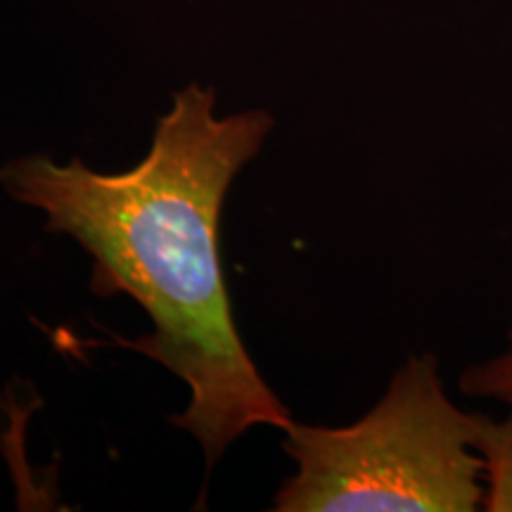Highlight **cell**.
<instances>
[{
  "label": "cell",
  "mask_w": 512,
  "mask_h": 512,
  "mask_svg": "<svg viewBox=\"0 0 512 512\" xmlns=\"http://www.w3.org/2000/svg\"><path fill=\"white\" fill-rule=\"evenodd\" d=\"M475 415L446 396L432 354L411 356L370 413L347 427L290 422L297 463L278 512H475L484 501Z\"/></svg>",
  "instance_id": "cell-2"
},
{
  "label": "cell",
  "mask_w": 512,
  "mask_h": 512,
  "mask_svg": "<svg viewBox=\"0 0 512 512\" xmlns=\"http://www.w3.org/2000/svg\"><path fill=\"white\" fill-rule=\"evenodd\" d=\"M460 387L465 394L496 399L512 408V330L508 335V347L491 361L467 368L460 377Z\"/></svg>",
  "instance_id": "cell-4"
},
{
  "label": "cell",
  "mask_w": 512,
  "mask_h": 512,
  "mask_svg": "<svg viewBox=\"0 0 512 512\" xmlns=\"http://www.w3.org/2000/svg\"><path fill=\"white\" fill-rule=\"evenodd\" d=\"M271 128L261 110L216 119L214 91L190 86L159 119L150 155L126 174L43 155L0 166L12 200L43 211L48 233L93 256L95 294H128L150 313L155 332L119 344L188 384V408L171 422L197 439L209 470L252 427L294 422L235 328L219 249L226 192Z\"/></svg>",
  "instance_id": "cell-1"
},
{
  "label": "cell",
  "mask_w": 512,
  "mask_h": 512,
  "mask_svg": "<svg viewBox=\"0 0 512 512\" xmlns=\"http://www.w3.org/2000/svg\"><path fill=\"white\" fill-rule=\"evenodd\" d=\"M472 448L482 458V508L512 512V415L508 420H491L477 413Z\"/></svg>",
  "instance_id": "cell-3"
}]
</instances>
